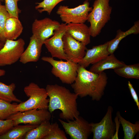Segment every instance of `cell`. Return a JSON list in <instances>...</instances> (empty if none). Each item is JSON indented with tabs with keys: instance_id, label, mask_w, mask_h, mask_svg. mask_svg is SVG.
Masks as SVG:
<instances>
[{
	"instance_id": "6da1fadb",
	"label": "cell",
	"mask_w": 139,
	"mask_h": 139,
	"mask_svg": "<svg viewBox=\"0 0 139 139\" xmlns=\"http://www.w3.org/2000/svg\"><path fill=\"white\" fill-rule=\"evenodd\" d=\"M85 68L79 64L77 76L71 86L78 96H89L92 100L99 101L104 94L108 82L107 76L103 72L95 73Z\"/></svg>"
},
{
	"instance_id": "7a4b0ae2",
	"label": "cell",
	"mask_w": 139,
	"mask_h": 139,
	"mask_svg": "<svg viewBox=\"0 0 139 139\" xmlns=\"http://www.w3.org/2000/svg\"><path fill=\"white\" fill-rule=\"evenodd\" d=\"M45 89L49 98L48 109L51 114L56 110H60L62 112L60 118L67 121L79 116L76 100L78 96L76 94L57 84H48Z\"/></svg>"
},
{
	"instance_id": "3957f363",
	"label": "cell",
	"mask_w": 139,
	"mask_h": 139,
	"mask_svg": "<svg viewBox=\"0 0 139 139\" xmlns=\"http://www.w3.org/2000/svg\"><path fill=\"white\" fill-rule=\"evenodd\" d=\"M109 0H95L87 21L90 23L89 27L91 36L99 35L102 29L110 20L112 7Z\"/></svg>"
},
{
	"instance_id": "277c9868",
	"label": "cell",
	"mask_w": 139,
	"mask_h": 139,
	"mask_svg": "<svg viewBox=\"0 0 139 139\" xmlns=\"http://www.w3.org/2000/svg\"><path fill=\"white\" fill-rule=\"evenodd\" d=\"M24 91L29 98L17 105L15 108L16 112L33 109H48L49 99L45 89L32 82L24 87Z\"/></svg>"
},
{
	"instance_id": "5b68a950",
	"label": "cell",
	"mask_w": 139,
	"mask_h": 139,
	"mask_svg": "<svg viewBox=\"0 0 139 139\" xmlns=\"http://www.w3.org/2000/svg\"><path fill=\"white\" fill-rule=\"evenodd\" d=\"M41 59L51 65V73L63 83L71 84L74 82L77 74L78 64L70 60H57L50 57L43 56Z\"/></svg>"
},
{
	"instance_id": "8992f818",
	"label": "cell",
	"mask_w": 139,
	"mask_h": 139,
	"mask_svg": "<svg viewBox=\"0 0 139 139\" xmlns=\"http://www.w3.org/2000/svg\"><path fill=\"white\" fill-rule=\"evenodd\" d=\"M92 7L90 6L88 0H85L83 4L74 8L68 6L60 5L56 12L61 20L67 24L70 23H84L87 20L89 13Z\"/></svg>"
},
{
	"instance_id": "52a82bcc",
	"label": "cell",
	"mask_w": 139,
	"mask_h": 139,
	"mask_svg": "<svg viewBox=\"0 0 139 139\" xmlns=\"http://www.w3.org/2000/svg\"><path fill=\"white\" fill-rule=\"evenodd\" d=\"M25 42L22 38L6 40L0 50V66L11 65L19 60L24 50Z\"/></svg>"
},
{
	"instance_id": "ba28073f",
	"label": "cell",
	"mask_w": 139,
	"mask_h": 139,
	"mask_svg": "<svg viewBox=\"0 0 139 139\" xmlns=\"http://www.w3.org/2000/svg\"><path fill=\"white\" fill-rule=\"evenodd\" d=\"M51 114L48 109H33L18 112L7 119L13 121L14 126L20 124L38 125L45 121L49 120Z\"/></svg>"
},
{
	"instance_id": "9c48e42d",
	"label": "cell",
	"mask_w": 139,
	"mask_h": 139,
	"mask_svg": "<svg viewBox=\"0 0 139 139\" xmlns=\"http://www.w3.org/2000/svg\"><path fill=\"white\" fill-rule=\"evenodd\" d=\"M65 132L72 139H87L92 133L90 123L79 116L67 122L58 119Z\"/></svg>"
},
{
	"instance_id": "30bf717a",
	"label": "cell",
	"mask_w": 139,
	"mask_h": 139,
	"mask_svg": "<svg viewBox=\"0 0 139 139\" xmlns=\"http://www.w3.org/2000/svg\"><path fill=\"white\" fill-rule=\"evenodd\" d=\"M66 24L65 23L60 24L54 31L52 36L46 40L44 44L50 54L51 57L69 60L70 59L64 51L63 40V36L66 32Z\"/></svg>"
},
{
	"instance_id": "8fae6325",
	"label": "cell",
	"mask_w": 139,
	"mask_h": 139,
	"mask_svg": "<svg viewBox=\"0 0 139 139\" xmlns=\"http://www.w3.org/2000/svg\"><path fill=\"white\" fill-rule=\"evenodd\" d=\"M113 111L112 107L109 106L106 114L99 122L90 123L93 139H111L115 132V125L112 119Z\"/></svg>"
},
{
	"instance_id": "7c38bea8",
	"label": "cell",
	"mask_w": 139,
	"mask_h": 139,
	"mask_svg": "<svg viewBox=\"0 0 139 139\" xmlns=\"http://www.w3.org/2000/svg\"><path fill=\"white\" fill-rule=\"evenodd\" d=\"M63 40L65 53L70 60L78 64L85 54L86 45L74 39L67 32L64 35Z\"/></svg>"
},
{
	"instance_id": "4fadbf2b",
	"label": "cell",
	"mask_w": 139,
	"mask_h": 139,
	"mask_svg": "<svg viewBox=\"0 0 139 139\" xmlns=\"http://www.w3.org/2000/svg\"><path fill=\"white\" fill-rule=\"evenodd\" d=\"M60 24L58 21L48 18L41 20L36 19L32 24V35L44 43L46 40L53 35L54 31Z\"/></svg>"
},
{
	"instance_id": "5bb4252c",
	"label": "cell",
	"mask_w": 139,
	"mask_h": 139,
	"mask_svg": "<svg viewBox=\"0 0 139 139\" xmlns=\"http://www.w3.org/2000/svg\"><path fill=\"white\" fill-rule=\"evenodd\" d=\"M108 41L104 44L94 46L86 50L85 54L78 64L86 68L90 64H93L105 58L110 54L108 50Z\"/></svg>"
},
{
	"instance_id": "9a60e30c",
	"label": "cell",
	"mask_w": 139,
	"mask_h": 139,
	"mask_svg": "<svg viewBox=\"0 0 139 139\" xmlns=\"http://www.w3.org/2000/svg\"><path fill=\"white\" fill-rule=\"evenodd\" d=\"M44 43L33 35L30 38L29 44L23 53L19 60L23 64L36 62L40 58Z\"/></svg>"
},
{
	"instance_id": "2e32d148",
	"label": "cell",
	"mask_w": 139,
	"mask_h": 139,
	"mask_svg": "<svg viewBox=\"0 0 139 139\" xmlns=\"http://www.w3.org/2000/svg\"><path fill=\"white\" fill-rule=\"evenodd\" d=\"M66 32L74 39L86 45L90 42L89 27L84 23H70L66 24Z\"/></svg>"
},
{
	"instance_id": "e0dca14e",
	"label": "cell",
	"mask_w": 139,
	"mask_h": 139,
	"mask_svg": "<svg viewBox=\"0 0 139 139\" xmlns=\"http://www.w3.org/2000/svg\"><path fill=\"white\" fill-rule=\"evenodd\" d=\"M23 27L19 18L10 16L7 20L4 33V40H15L22 32Z\"/></svg>"
},
{
	"instance_id": "ac0fdd59",
	"label": "cell",
	"mask_w": 139,
	"mask_h": 139,
	"mask_svg": "<svg viewBox=\"0 0 139 139\" xmlns=\"http://www.w3.org/2000/svg\"><path fill=\"white\" fill-rule=\"evenodd\" d=\"M124 62L118 59L114 54L109 55L107 57L95 63L90 67L89 71L95 73H99L105 70H113L124 65Z\"/></svg>"
},
{
	"instance_id": "d6986e66",
	"label": "cell",
	"mask_w": 139,
	"mask_h": 139,
	"mask_svg": "<svg viewBox=\"0 0 139 139\" xmlns=\"http://www.w3.org/2000/svg\"><path fill=\"white\" fill-rule=\"evenodd\" d=\"M139 33V20L135 22L134 25L125 31H123L120 30H118L115 37L113 39L108 41V50L110 54H114L117 49L120 42L123 38L131 34H137Z\"/></svg>"
},
{
	"instance_id": "ffe728a7",
	"label": "cell",
	"mask_w": 139,
	"mask_h": 139,
	"mask_svg": "<svg viewBox=\"0 0 139 139\" xmlns=\"http://www.w3.org/2000/svg\"><path fill=\"white\" fill-rule=\"evenodd\" d=\"M38 125L29 124L14 126L4 134L0 135V139L23 138L28 132Z\"/></svg>"
},
{
	"instance_id": "44dd1931",
	"label": "cell",
	"mask_w": 139,
	"mask_h": 139,
	"mask_svg": "<svg viewBox=\"0 0 139 139\" xmlns=\"http://www.w3.org/2000/svg\"><path fill=\"white\" fill-rule=\"evenodd\" d=\"M116 115L122 125L124 132V139H133L139 132V122L133 124L123 118L119 111H117Z\"/></svg>"
},
{
	"instance_id": "7402d4cb",
	"label": "cell",
	"mask_w": 139,
	"mask_h": 139,
	"mask_svg": "<svg viewBox=\"0 0 139 139\" xmlns=\"http://www.w3.org/2000/svg\"><path fill=\"white\" fill-rule=\"evenodd\" d=\"M51 124L49 120L45 121L28 132L23 138L24 139H44L48 134Z\"/></svg>"
},
{
	"instance_id": "603a6c76",
	"label": "cell",
	"mask_w": 139,
	"mask_h": 139,
	"mask_svg": "<svg viewBox=\"0 0 139 139\" xmlns=\"http://www.w3.org/2000/svg\"><path fill=\"white\" fill-rule=\"evenodd\" d=\"M114 72L121 77L128 79H139V64L124 66L114 70Z\"/></svg>"
},
{
	"instance_id": "cb8c5ba5",
	"label": "cell",
	"mask_w": 139,
	"mask_h": 139,
	"mask_svg": "<svg viewBox=\"0 0 139 139\" xmlns=\"http://www.w3.org/2000/svg\"><path fill=\"white\" fill-rule=\"evenodd\" d=\"M15 88V84L13 83L7 85L0 81V99L10 103L22 102L13 93Z\"/></svg>"
},
{
	"instance_id": "d4e9b609",
	"label": "cell",
	"mask_w": 139,
	"mask_h": 139,
	"mask_svg": "<svg viewBox=\"0 0 139 139\" xmlns=\"http://www.w3.org/2000/svg\"><path fill=\"white\" fill-rule=\"evenodd\" d=\"M65 0H44L36 3L35 9L40 13L46 12L50 15L55 7L60 2Z\"/></svg>"
},
{
	"instance_id": "484cf974",
	"label": "cell",
	"mask_w": 139,
	"mask_h": 139,
	"mask_svg": "<svg viewBox=\"0 0 139 139\" xmlns=\"http://www.w3.org/2000/svg\"><path fill=\"white\" fill-rule=\"evenodd\" d=\"M17 105L0 99V119H6L16 113L15 111V108Z\"/></svg>"
},
{
	"instance_id": "4316f807",
	"label": "cell",
	"mask_w": 139,
	"mask_h": 139,
	"mask_svg": "<svg viewBox=\"0 0 139 139\" xmlns=\"http://www.w3.org/2000/svg\"><path fill=\"white\" fill-rule=\"evenodd\" d=\"M65 132L59 127L55 122L51 124L50 131L44 139H67Z\"/></svg>"
},
{
	"instance_id": "83f0119b",
	"label": "cell",
	"mask_w": 139,
	"mask_h": 139,
	"mask_svg": "<svg viewBox=\"0 0 139 139\" xmlns=\"http://www.w3.org/2000/svg\"><path fill=\"white\" fill-rule=\"evenodd\" d=\"M21 0H4L5 6L10 16L19 18L21 11L18 6V2Z\"/></svg>"
},
{
	"instance_id": "f1b7e54d",
	"label": "cell",
	"mask_w": 139,
	"mask_h": 139,
	"mask_svg": "<svg viewBox=\"0 0 139 139\" xmlns=\"http://www.w3.org/2000/svg\"><path fill=\"white\" fill-rule=\"evenodd\" d=\"M10 15L4 5L0 4V39L5 42L4 37V30L7 19Z\"/></svg>"
},
{
	"instance_id": "f546056e",
	"label": "cell",
	"mask_w": 139,
	"mask_h": 139,
	"mask_svg": "<svg viewBox=\"0 0 139 139\" xmlns=\"http://www.w3.org/2000/svg\"><path fill=\"white\" fill-rule=\"evenodd\" d=\"M13 126V122L12 120L0 119V135L4 134Z\"/></svg>"
},
{
	"instance_id": "4dcf8cb0",
	"label": "cell",
	"mask_w": 139,
	"mask_h": 139,
	"mask_svg": "<svg viewBox=\"0 0 139 139\" xmlns=\"http://www.w3.org/2000/svg\"><path fill=\"white\" fill-rule=\"evenodd\" d=\"M128 85L131 95L139 109V101L138 96L132 84L129 81H128Z\"/></svg>"
},
{
	"instance_id": "1f68e13d",
	"label": "cell",
	"mask_w": 139,
	"mask_h": 139,
	"mask_svg": "<svg viewBox=\"0 0 139 139\" xmlns=\"http://www.w3.org/2000/svg\"><path fill=\"white\" fill-rule=\"evenodd\" d=\"M114 120L115 123V132L114 134L112 137L111 139H118V133L120 123L117 115L115 117Z\"/></svg>"
},
{
	"instance_id": "d6a6232c",
	"label": "cell",
	"mask_w": 139,
	"mask_h": 139,
	"mask_svg": "<svg viewBox=\"0 0 139 139\" xmlns=\"http://www.w3.org/2000/svg\"><path fill=\"white\" fill-rule=\"evenodd\" d=\"M6 73L5 70L2 69H0V77L4 76Z\"/></svg>"
},
{
	"instance_id": "836d02e7",
	"label": "cell",
	"mask_w": 139,
	"mask_h": 139,
	"mask_svg": "<svg viewBox=\"0 0 139 139\" xmlns=\"http://www.w3.org/2000/svg\"><path fill=\"white\" fill-rule=\"evenodd\" d=\"M5 43L0 39V50L3 47Z\"/></svg>"
},
{
	"instance_id": "e575fe53",
	"label": "cell",
	"mask_w": 139,
	"mask_h": 139,
	"mask_svg": "<svg viewBox=\"0 0 139 139\" xmlns=\"http://www.w3.org/2000/svg\"><path fill=\"white\" fill-rule=\"evenodd\" d=\"M0 1L1 2H3L4 1V0H0Z\"/></svg>"
},
{
	"instance_id": "d590c367",
	"label": "cell",
	"mask_w": 139,
	"mask_h": 139,
	"mask_svg": "<svg viewBox=\"0 0 139 139\" xmlns=\"http://www.w3.org/2000/svg\"><path fill=\"white\" fill-rule=\"evenodd\" d=\"M1 4V2L0 1V4Z\"/></svg>"
},
{
	"instance_id": "8d00e7d4",
	"label": "cell",
	"mask_w": 139,
	"mask_h": 139,
	"mask_svg": "<svg viewBox=\"0 0 139 139\" xmlns=\"http://www.w3.org/2000/svg\"><path fill=\"white\" fill-rule=\"evenodd\" d=\"M88 0L89 1H91V0Z\"/></svg>"
}]
</instances>
